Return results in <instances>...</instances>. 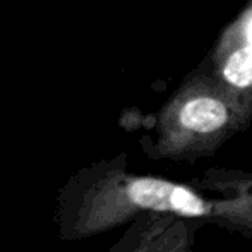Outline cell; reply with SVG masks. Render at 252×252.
<instances>
[{"label":"cell","instance_id":"cell-1","mask_svg":"<svg viewBox=\"0 0 252 252\" xmlns=\"http://www.w3.org/2000/svg\"><path fill=\"white\" fill-rule=\"evenodd\" d=\"M252 122V91L202 63L186 76L156 115L150 155L192 163L209 158Z\"/></svg>","mask_w":252,"mask_h":252},{"label":"cell","instance_id":"cell-2","mask_svg":"<svg viewBox=\"0 0 252 252\" xmlns=\"http://www.w3.org/2000/svg\"><path fill=\"white\" fill-rule=\"evenodd\" d=\"M100 223H120L136 215H168L215 223L216 202L190 184L113 170L101 180L96 197Z\"/></svg>","mask_w":252,"mask_h":252},{"label":"cell","instance_id":"cell-3","mask_svg":"<svg viewBox=\"0 0 252 252\" xmlns=\"http://www.w3.org/2000/svg\"><path fill=\"white\" fill-rule=\"evenodd\" d=\"M190 186L216 202L213 225L252 239V172L239 168H208Z\"/></svg>","mask_w":252,"mask_h":252}]
</instances>
